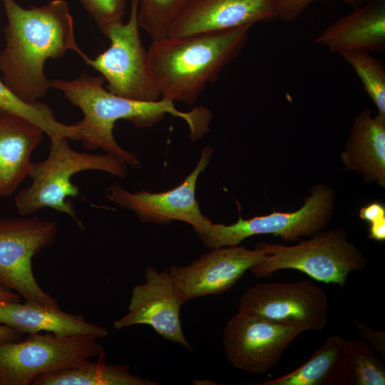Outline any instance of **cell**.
<instances>
[{"label": "cell", "instance_id": "obj_2", "mask_svg": "<svg viewBox=\"0 0 385 385\" xmlns=\"http://www.w3.org/2000/svg\"><path fill=\"white\" fill-rule=\"evenodd\" d=\"M104 81L101 75L92 76L86 73L71 81H50L51 87L61 91L65 98L82 111L83 118L77 123L81 129L79 140L86 150L101 148L120 157L128 165L139 168L141 164L138 158L121 148L114 138L116 121L126 120L137 128L151 127L165 114H171L187 123L192 140L202 138L210 130L212 113L206 107L183 112L175 108L173 101L165 98L150 102L125 98L104 88Z\"/></svg>", "mask_w": 385, "mask_h": 385}, {"label": "cell", "instance_id": "obj_12", "mask_svg": "<svg viewBox=\"0 0 385 385\" xmlns=\"http://www.w3.org/2000/svg\"><path fill=\"white\" fill-rule=\"evenodd\" d=\"M212 153V147L205 148L193 170L182 183L171 190L131 192L114 183L106 189V196L120 207L134 212L143 222L164 225L179 220L190 224L192 228L201 227L210 219L200 211L195 189L197 179L207 167Z\"/></svg>", "mask_w": 385, "mask_h": 385}, {"label": "cell", "instance_id": "obj_6", "mask_svg": "<svg viewBox=\"0 0 385 385\" xmlns=\"http://www.w3.org/2000/svg\"><path fill=\"white\" fill-rule=\"evenodd\" d=\"M98 337L86 334H28L0 343V385H32L39 376L78 365L99 356Z\"/></svg>", "mask_w": 385, "mask_h": 385}, {"label": "cell", "instance_id": "obj_15", "mask_svg": "<svg viewBox=\"0 0 385 385\" xmlns=\"http://www.w3.org/2000/svg\"><path fill=\"white\" fill-rule=\"evenodd\" d=\"M278 19L276 0H191L168 36L230 30Z\"/></svg>", "mask_w": 385, "mask_h": 385}, {"label": "cell", "instance_id": "obj_23", "mask_svg": "<svg viewBox=\"0 0 385 385\" xmlns=\"http://www.w3.org/2000/svg\"><path fill=\"white\" fill-rule=\"evenodd\" d=\"M383 359L364 340L346 341L344 385H384Z\"/></svg>", "mask_w": 385, "mask_h": 385}, {"label": "cell", "instance_id": "obj_5", "mask_svg": "<svg viewBox=\"0 0 385 385\" xmlns=\"http://www.w3.org/2000/svg\"><path fill=\"white\" fill-rule=\"evenodd\" d=\"M257 248L267 255L250 270L259 278L269 277L277 270L292 269L342 288L350 272L363 271L367 265L363 253L348 240L343 229L320 231L296 245L261 243Z\"/></svg>", "mask_w": 385, "mask_h": 385}, {"label": "cell", "instance_id": "obj_13", "mask_svg": "<svg viewBox=\"0 0 385 385\" xmlns=\"http://www.w3.org/2000/svg\"><path fill=\"white\" fill-rule=\"evenodd\" d=\"M266 256L257 247H222L212 249L188 265H173L168 270L185 304L196 297L225 292Z\"/></svg>", "mask_w": 385, "mask_h": 385}, {"label": "cell", "instance_id": "obj_30", "mask_svg": "<svg viewBox=\"0 0 385 385\" xmlns=\"http://www.w3.org/2000/svg\"><path fill=\"white\" fill-rule=\"evenodd\" d=\"M24 335L9 326L0 324V343L18 341L22 339Z\"/></svg>", "mask_w": 385, "mask_h": 385}, {"label": "cell", "instance_id": "obj_4", "mask_svg": "<svg viewBox=\"0 0 385 385\" xmlns=\"http://www.w3.org/2000/svg\"><path fill=\"white\" fill-rule=\"evenodd\" d=\"M51 140L48 157L40 162L32 163L29 177L31 184L21 189L14 197L16 209L22 216L34 215L49 207L67 214L81 229L83 225L78 219L69 197L79 195L72 177L80 172L101 170L120 178L128 173V163L116 155L82 153L72 149L68 138L58 137Z\"/></svg>", "mask_w": 385, "mask_h": 385}, {"label": "cell", "instance_id": "obj_25", "mask_svg": "<svg viewBox=\"0 0 385 385\" xmlns=\"http://www.w3.org/2000/svg\"><path fill=\"white\" fill-rule=\"evenodd\" d=\"M191 0H139L138 22L152 41L168 36L173 24Z\"/></svg>", "mask_w": 385, "mask_h": 385}, {"label": "cell", "instance_id": "obj_7", "mask_svg": "<svg viewBox=\"0 0 385 385\" xmlns=\"http://www.w3.org/2000/svg\"><path fill=\"white\" fill-rule=\"evenodd\" d=\"M334 195L330 187L318 185L297 211L256 216L244 220L239 217L232 225L214 223L210 220L201 227L193 228L207 248L239 245L244 240L258 235L270 234L284 241H295L322 231L329 223L334 208Z\"/></svg>", "mask_w": 385, "mask_h": 385}, {"label": "cell", "instance_id": "obj_27", "mask_svg": "<svg viewBox=\"0 0 385 385\" xmlns=\"http://www.w3.org/2000/svg\"><path fill=\"white\" fill-rule=\"evenodd\" d=\"M316 0H276L278 19L284 21H294L304 9ZM356 9L370 0H338Z\"/></svg>", "mask_w": 385, "mask_h": 385}, {"label": "cell", "instance_id": "obj_10", "mask_svg": "<svg viewBox=\"0 0 385 385\" xmlns=\"http://www.w3.org/2000/svg\"><path fill=\"white\" fill-rule=\"evenodd\" d=\"M328 309L324 289L312 282L301 281L258 283L242 295L238 312L306 332L322 330Z\"/></svg>", "mask_w": 385, "mask_h": 385}, {"label": "cell", "instance_id": "obj_18", "mask_svg": "<svg viewBox=\"0 0 385 385\" xmlns=\"http://www.w3.org/2000/svg\"><path fill=\"white\" fill-rule=\"evenodd\" d=\"M0 324L25 334L51 332L57 335H92L104 338L108 332L89 322L82 314H72L59 309L26 301L0 302Z\"/></svg>", "mask_w": 385, "mask_h": 385}, {"label": "cell", "instance_id": "obj_1", "mask_svg": "<svg viewBox=\"0 0 385 385\" xmlns=\"http://www.w3.org/2000/svg\"><path fill=\"white\" fill-rule=\"evenodd\" d=\"M7 24L4 48L0 51L4 83L17 96L33 103L51 87L44 74L48 58L73 51L85 58L74 36L73 19L66 0H52L25 9L14 0H1Z\"/></svg>", "mask_w": 385, "mask_h": 385}, {"label": "cell", "instance_id": "obj_9", "mask_svg": "<svg viewBox=\"0 0 385 385\" xmlns=\"http://www.w3.org/2000/svg\"><path fill=\"white\" fill-rule=\"evenodd\" d=\"M53 220L36 215L0 219V281L26 301L59 307L58 301L38 284L32 259L55 242Z\"/></svg>", "mask_w": 385, "mask_h": 385}, {"label": "cell", "instance_id": "obj_17", "mask_svg": "<svg viewBox=\"0 0 385 385\" xmlns=\"http://www.w3.org/2000/svg\"><path fill=\"white\" fill-rule=\"evenodd\" d=\"M44 130L17 115L0 114V196L11 195L29 176L31 155Z\"/></svg>", "mask_w": 385, "mask_h": 385}, {"label": "cell", "instance_id": "obj_22", "mask_svg": "<svg viewBox=\"0 0 385 385\" xmlns=\"http://www.w3.org/2000/svg\"><path fill=\"white\" fill-rule=\"evenodd\" d=\"M0 114H11L24 118L40 126L53 139L66 137L79 140L80 127L77 123L66 125L57 120L53 111L41 102L29 103L21 100L4 83L0 77Z\"/></svg>", "mask_w": 385, "mask_h": 385}, {"label": "cell", "instance_id": "obj_16", "mask_svg": "<svg viewBox=\"0 0 385 385\" xmlns=\"http://www.w3.org/2000/svg\"><path fill=\"white\" fill-rule=\"evenodd\" d=\"M330 51L365 49L381 52L385 48V0H370L335 21L315 39Z\"/></svg>", "mask_w": 385, "mask_h": 385}, {"label": "cell", "instance_id": "obj_3", "mask_svg": "<svg viewBox=\"0 0 385 385\" xmlns=\"http://www.w3.org/2000/svg\"><path fill=\"white\" fill-rule=\"evenodd\" d=\"M251 26L152 41L149 63L162 98L193 104L207 85L240 55Z\"/></svg>", "mask_w": 385, "mask_h": 385}, {"label": "cell", "instance_id": "obj_8", "mask_svg": "<svg viewBox=\"0 0 385 385\" xmlns=\"http://www.w3.org/2000/svg\"><path fill=\"white\" fill-rule=\"evenodd\" d=\"M130 1L128 21L114 24L105 36L111 41L108 49L93 59L86 56L83 60L101 74L111 93L135 101H155L161 95L140 36L139 0Z\"/></svg>", "mask_w": 385, "mask_h": 385}, {"label": "cell", "instance_id": "obj_29", "mask_svg": "<svg viewBox=\"0 0 385 385\" xmlns=\"http://www.w3.org/2000/svg\"><path fill=\"white\" fill-rule=\"evenodd\" d=\"M359 217L369 225L385 220V205L380 202H373L362 207L359 212Z\"/></svg>", "mask_w": 385, "mask_h": 385}, {"label": "cell", "instance_id": "obj_31", "mask_svg": "<svg viewBox=\"0 0 385 385\" xmlns=\"http://www.w3.org/2000/svg\"><path fill=\"white\" fill-rule=\"evenodd\" d=\"M369 237L377 242L385 240V220L369 225Z\"/></svg>", "mask_w": 385, "mask_h": 385}, {"label": "cell", "instance_id": "obj_26", "mask_svg": "<svg viewBox=\"0 0 385 385\" xmlns=\"http://www.w3.org/2000/svg\"><path fill=\"white\" fill-rule=\"evenodd\" d=\"M81 2L104 36L112 26L123 21L126 0H81Z\"/></svg>", "mask_w": 385, "mask_h": 385}, {"label": "cell", "instance_id": "obj_11", "mask_svg": "<svg viewBox=\"0 0 385 385\" xmlns=\"http://www.w3.org/2000/svg\"><path fill=\"white\" fill-rule=\"evenodd\" d=\"M304 331L237 312L223 332L228 361L237 369L263 374L274 367L290 343Z\"/></svg>", "mask_w": 385, "mask_h": 385}, {"label": "cell", "instance_id": "obj_32", "mask_svg": "<svg viewBox=\"0 0 385 385\" xmlns=\"http://www.w3.org/2000/svg\"><path fill=\"white\" fill-rule=\"evenodd\" d=\"M21 297L0 281V302L21 301Z\"/></svg>", "mask_w": 385, "mask_h": 385}, {"label": "cell", "instance_id": "obj_24", "mask_svg": "<svg viewBox=\"0 0 385 385\" xmlns=\"http://www.w3.org/2000/svg\"><path fill=\"white\" fill-rule=\"evenodd\" d=\"M339 55L359 76L378 113L385 115V70L382 62L365 49L347 51Z\"/></svg>", "mask_w": 385, "mask_h": 385}, {"label": "cell", "instance_id": "obj_14", "mask_svg": "<svg viewBox=\"0 0 385 385\" xmlns=\"http://www.w3.org/2000/svg\"><path fill=\"white\" fill-rule=\"evenodd\" d=\"M145 282L134 286L128 312L115 321L116 330L133 325L152 327L163 339L178 343L192 351L181 327L180 310L184 304L167 269L158 272L149 267Z\"/></svg>", "mask_w": 385, "mask_h": 385}, {"label": "cell", "instance_id": "obj_21", "mask_svg": "<svg viewBox=\"0 0 385 385\" xmlns=\"http://www.w3.org/2000/svg\"><path fill=\"white\" fill-rule=\"evenodd\" d=\"M104 352L96 362L86 359L78 365L42 374L32 385H157L158 381L132 374L130 366L105 362Z\"/></svg>", "mask_w": 385, "mask_h": 385}, {"label": "cell", "instance_id": "obj_28", "mask_svg": "<svg viewBox=\"0 0 385 385\" xmlns=\"http://www.w3.org/2000/svg\"><path fill=\"white\" fill-rule=\"evenodd\" d=\"M349 322L356 329L363 340L370 344L384 359L385 332L376 331L355 317L350 318Z\"/></svg>", "mask_w": 385, "mask_h": 385}, {"label": "cell", "instance_id": "obj_19", "mask_svg": "<svg viewBox=\"0 0 385 385\" xmlns=\"http://www.w3.org/2000/svg\"><path fill=\"white\" fill-rule=\"evenodd\" d=\"M341 158L348 170L384 188L385 115L373 117L369 108L362 110L354 119Z\"/></svg>", "mask_w": 385, "mask_h": 385}, {"label": "cell", "instance_id": "obj_20", "mask_svg": "<svg viewBox=\"0 0 385 385\" xmlns=\"http://www.w3.org/2000/svg\"><path fill=\"white\" fill-rule=\"evenodd\" d=\"M346 340L330 336L301 366L260 385H344Z\"/></svg>", "mask_w": 385, "mask_h": 385}]
</instances>
